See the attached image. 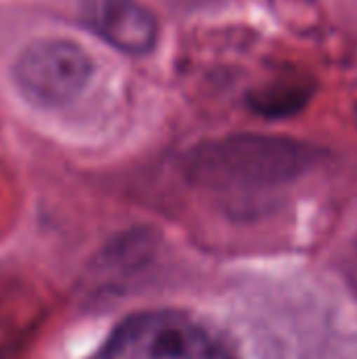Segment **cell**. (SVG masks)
I'll use <instances>...</instances> for the list:
<instances>
[{"mask_svg": "<svg viewBox=\"0 0 357 359\" xmlns=\"http://www.w3.org/2000/svg\"><path fill=\"white\" fill-rule=\"evenodd\" d=\"M97 359H234L206 328L181 313H145L118 328Z\"/></svg>", "mask_w": 357, "mask_h": 359, "instance_id": "3957f363", "label": "cell"}, {"mask_svg": "<svg viewBox=\"0 0 357 359\" xmlns=\"http://www.w3.org/2000/svg\"><path fill=\"white\" fill-rule=\"evenodd\" d=\"M86 29L128 55H145L156 46L158 25L139 0H78Z\"/></svg>", "mask_w": 357, "mask_h": 359, "instance_id": "277c9868", "label": "cell"}, {"mask_svg": "<svg viewBox=\"0 0 357 359\" xmlns=\"http://www.w3.org/2000/svg\"><path fill=\"white\" fill-rule=\"evenodd\" d=\"M305 164L303 147L250 137L204 149L191 164V177L208 187L274 185L288 181Z\"/></svg>", "mask_w": 357, "mask_h": 359, "instance_id": "7a4b0ae2", "label": "cell"}, {"mask_svg": "<svg viewBox=\"0 0 357 359\" xmlns=\"http://www.w3.org/2000/svg\"><path fill=\"white\" fill-rule=\"evenodd\" d=\"M90 55L74 40L40 36L27 42L13 61V82L21 95L40 107L74 101L90 82Z\"/></svg>", "mask_w": 357, "mask_h": 359, "instance_id": "6da1fadb", "label": "cell"}]
</instances>
